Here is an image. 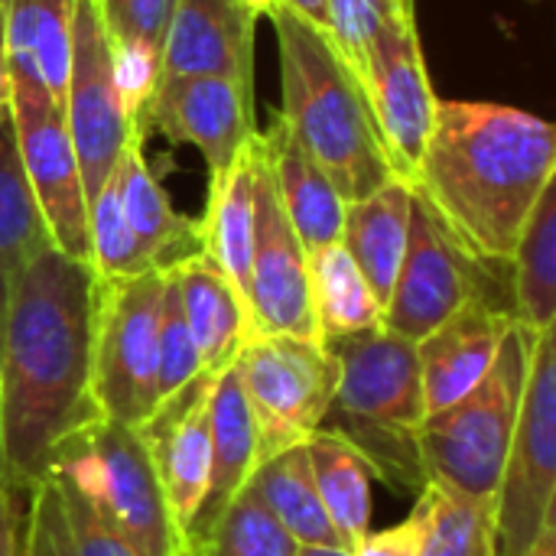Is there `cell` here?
<instances>
[{
	"label": "cell",
	"instance_id": "obj_9",
	"mask_svg": "<svg viewBox=\"0 0 556 556\" xmlns=\"http://www.w3.org/2000/svg\"><path fill=\"white\" fill-rule=\"evenodd\" d=\"M235 371L257 430V463L306 443L339 388V362L326 342L293 336H248Z\"/></svg>",
	"mask_w": 556,
	"mask_h": 556
},
{
	"label": "cell",
	"instance_id": "obj_15",
	"mask_svg": "<svg viewBox=\"0 0 556 556\" xmlns=\"http://www.w3.org/2000/svg\"><path fill=\"white\" fill-rule=\"evenodd\" d=\"M137 130L143 137L156 130L169 143L195 147L208 176H215L235 163L257 130L254 91L225 75H160Z\"/></svg>",
	"mask_w": 556,
	"mask_h": 556
},
{
	"label": "cell",
	"instance_id": "obj_7",
	"mask_svg": "<svg viewBox=\"0 0 556 556\" xmlns=\"http://www.w3.org/2000/svg\"><path fill=\"white\" fill-rule=\"evenodd\" d=\"M556 332H538L508 459L492 498L495 556H528L556 521Z\"/></svg>",
	"mask_w": 556,
	"mask_h": 556
},
{
	"label": "cell",
	"instance_id": "obj_42",
	"mask_svg": "<svg viewBox=\"0 0 556 556\" xmlns=\"http://www.w3.org/2000/svg\"><path fill=\"white\" fill-rule=\"evenodd\" d=\"M528 556H556V521H551V525L544 528V534L538 538V544L531 547V554Z\"/></svg>",
	"mask_w": 556,
	"mask_h": 556
},
{
	"label": "cell",
	"instance_id": "obj_11",
	"mask_svg": "<svg viewBox=\"0 0 556 556\" xmlns=\"http://www.w3.org/2000/svg\"><path fill=\"white\" fill-rule=\"evenodd\" d=\"M7 78V111L13 121L20 163L46 222L49 241L62 254L88 264V195L65 114L42 85L10 72Z\"/></svg>",
	"mask_w": 556,
	"mask_h": 556
},
{
	"label": "cell",
	"instance_id": "obj_16",
	"mask_svg": "<svg viewBox=\"0 0 556 556\" xmlns=\"http://www.w3.org/2000/svg\"><path fill=\"white\" fill-rule=\"evenodd\" d=\"M218 375H195L176 394L156 404V410L137 427L150 459L156 466L160 485L166 492L169 515L189 551V525L205 492L208 476V394ZM192 556V554H189Z\"/></svg>",
	"mask_w": 556,
	"mask_h": 556
},
{
	"label": "cell",
	"instance_id": "obj_13",
	"mask_svg": "<svg viewBox=\"0 0 556 556\" xmlns=\"http://www.w3.org/2000/svg\"><path fill=\"white\" fill-rule=\"evenodd\" d=\"M254 156V251L248 283V326L251 336H293L316 339L319 326L313 316L309 293V254L300 244L267 163L261 134L251 137Z\"/></svg>",
	"mask_w": 556,
	"mask_h": 556
},
{
	"label": "cell",
	"instance_id": "obj_38",
	"mask_svg": "<svg viewBox=\"0 0 556 556\" xmlns=\"http://www.w3.org/2000/svg\"><path fill=\"white\" fill-rule=\"evenodd\" d=\"M420 541H424V508L410 511L407 521L388 528V531H368L358 544L355 556H420Z\"/></svg>",
	"mask_w": 556,
	"mask_h": 556
},
{
	"label": "cell",
	"instance_id": "obj_12",
	"mask_svg": "<svg viewBox=\"0 0 556 556\" xmlns=\"http://www.w3.org/2000/svg\"><path fill=\"white\" fill-rule=\"evenodd\" d=\"M505 267L508 264H485L472 257L469 251H463L450 238V231L433 218V212L414 195L407 251H404L397 280L391 287L381 326L410 342H420L472 296L498 300L495 270H505Z\"/></svg>",
	"mask_w": 556,
	"mask_h": 556
},
{
	"label": "cell",
	"instance_id": "obj_22",
	"mask_svg": "<svg viewBox=\"0 0 556 556\" xmlns=\"http://www.w3.org/2000/svg\"><path fill=\"white\" fill-rule=\"evenodd\" d=\"M173 280L179 290L186 326L199 349L202 371L222 375L235 365L244 339L251 336L241 293L205 254H192L189 261L173 267Z\"/></svg>",
	"mask_w": 556,
	"mask_h": 556
},
{
	"label": "cell",
	"instance_id": "obj_46",
	"mask_svg": "<svg viewBox=\"0 0 556 556\" xmlns=\"http://www.w3.org/2000/svg\"><path fill=\"white\" fill-rule=\"evenodd\" d=\"M531 3H541V0H531Z\"/></svg>",
	"mask_w": 556,
	"mask_h": 556
},
{
	"label": "cell",
	"instance_id": "obj_23",
	"mask_svg": "<svg viewBox=\"0 0 556 556\" xmlns=\"http://www.w3.org/2000/svg\"><path fill=\"white\" fill-rule=\"evenodd\" d=\"M410 208H414V189L404 179H394L358 202H345L339 241L345 244L362 277L368 280L381 306V316L407 251Z\"/></svg>",
	"mask_w": 556,
	"mask_h": 556
},
{
	"label": "cell",
	"instance_id": "obj_2",
	"mask_svg": "<svg viewBox=\"0 0 556 556\" xmlns=\"http://www.w3.org/2000/svg\"><path fill=\"white\" fill-rule=\"evenodd\" d=\"M551 179V121L511 104L440 98L410 189L463 251L508 264Z\"/></svg>",
	"mask_w": 556,
	"mask_h": 556
},
{
	"label": "cell",
	"instance_id": "obj_36",
	"mask_svg": "<svg viewBox=\"0 0 556 556\" xmlns=\"http://www.w3.org/2000/svg\"><path fill=\"white\" fill-rule=\"evenodd\" d=\"M176 0H98L104 29L114 42L160 55Z\"/></svg>",
	"mask_w": 556,
	"mask_h": 556
},
{
	"label": "cell",
	"instance_id": "obj_27",
	"mask_svg": "<svg viewBox=\"0 0 556 556\" xmlns=\"http://www.w3.org/2000/svg\"><path fill=\"white\" fill-rule=\"evenodd\" d=\"M511 313L521 326L547 332L556 326V179L541 192L508 261Z\"/></svg>",
	"mask_w": 556,
	"mask_h": 556
},
{
	"label": "cell",
	"instance_id": "obj_41",
	"mask_svg": "<svg viewBox=\"0 0 556 556\" xmlns=\"http://www.w3.org/2000/svg\"><path fill=\"white\" fill-rule=\"evenodd\" d=\"M7 88H10V78H7V42H3V3H0V114L7 111Z\"/></svg>",
	"mask_w": 556,
	"mask_h": 556
},
{
	"label": "cell",
	"instance_id": "obj_5",
	"mask_svg": "<svg viewBox=\"0 0 556 556\" xmlns=\"http://www.w3.org/2000/svg\"><path fill=\"white\" fill-rule=\"evenodd\" d=\"M534 339L538 332L515 319L489 375L456 404L427 414L420 459L430 482L492 505L515 437Z\"/></svg>",
	"mask_w": 556,
	"mask_h": 556
},
{
	"label": "cell",
	"instance_id": "obj_18",
	"mask_svg": "<svg viewBox=\"0 0 556 556\" xmlns=\"http://www.w3.org/2000/svg\"><path fill=\"white\" fill-rule=\"evenodd\" d=\"M238 0H176L160 75H225L254 91V23Z\"/></svg>",
	"mask_w": 556,
	"mask_h": 556
},
{
	"label": "cell",
	"instance_id": "obj_6",
	"mask_svg": "<svg viewBox=\"0 0 556 556\" xmlns=\"http://www.w3.org/2000/svg\"><path fill=\"white\" fill-rule=\"evenodd\" d=\"M49 472L68 476L134 556H189L137 427L98 414L55 450Z\"/></svg>",
	"mask_w": 556,
	"mask_h": 556
},
{
	"label": "cell",
	"instance_id": "obj_10",
	"mask_svg": "<svg viewBox=\"0 0 556 556\" xmlns=\"http://www.w3.org/2000/svg\"><path fill=\"white\" fill-rule=\"evenodd\" d=\"M378 3H381V16L368 49L365 101L371 108L378 137L384 143V153L397 179L410 186L440 98L427 72L414 0H397V3L378 0Z\"/></svg>",
	"mask_w": 556,
	"mask_h": 556
},
{
	"label": "cell",
	"instance_id": "obj_43",
	"mask_svg": "<svg viewBox=\"0 0 556 556\" xmlns=\"http://www.w3.org/2000/svg\"><path fill=\"white\" fill-rule=\"evenodd\" d=\"M293 556H355L349 547H319V544H300Z\"/></svg>",
	"mask_w": 556,
	"mask_h": 556
},
{
	"label": "cell",
	"instance_id": "obj_17",
	"mask_svg": "<svg viewBox=\"0 0 556 556\" xmlns=\"http://www.w3.org/2000/svg\"><path fill=\"white\" fill-rule=\"evenodd\" d=\"M511 323L508 303L472 296L417 342L427 414L456 404L489 375Z\"/></svg>",
	"mask_w": 556,
	"mask_h": 556
},
{
	"label": "cell",
	"instance_id": "obj_31",
	"mask_svg": "<svg viewBox=\"0 0 556 556\" xmlns=\"http://www.w3.org/2000/svg\"><path fill=\"white\" fill-rule=\"evenodd\" d=\"M417 502L424 508L420 556H495L492 505L437 482H427Z\"/></svg>",
	"mask_w": 556,
	"mask_h": 556
},
{
	"label": "cell",
	"instance_id": "obj_1",
	"mask_svg": "<svg viewBox=\"0 0 556 556\" xmlns=\"http://www.w3.org/2000/svg\"><path fill=\"white\" fill-rule=\"evenodd\" d=\"M98 274L91 264L39 251L10 283L0 323V485L29 492L55 450L98 417L91 342Z\"/></svg>",
	"mask_w": 556,
	"mask_h": 556
},
{
	"label": "cell",
	"instance_id": "obj_32",
	"mask_svg": "<svg viewBox=\"0 0 556 556\" xmlns=\"http://www.w3.org/2000/svg\"><path fill=\"white\" fill-rule=\"evenodd\" d=\"M296 541L244 485L192 556H293Z\"/></svg>",
	"mask_w": 556,
	"mask_h": 556
},
{
	"label": "cell",
	"instance_id": "obj_19",
	"mask_svg": "<svg viewBox=\"0 0 556 556\" xmlns=\"http://www.w3.org/2000/svg\"><path fill=\"white\" fill-rule=\"evenodd\" d=\"M257 469V430L251 420V407L241 388V378L225 368L208 394V476L205 492L189 525V554L212 534L215 521L238 498V492L251 482Z\"/></svg>",
	"mask_w": 556,
	"mask_h": 556
},
{
	"label": "cell",
	"instance_id": "obj_34",
	"mask_svg": "<svg viewBox=\"0 0 556 556\" xmlns=\"http://www.w3.org/2000/svg\"><path fill=\"white\" fill-rule=\"evenodd\" d=\"M195 375H202L199 349L186 326L173 270H166V283L160 296V319H156V397L166 401Z\"/></svg>",
	"mask_w": 556,
	"mask_h": 556
},
{
	"label": "cell",
	"instance_id": "obj_33",
	"mask_svg": "<svg viewBox=\"0 0 556 556\" xmlns=\"http://www.w3.org/2000/svg\"><path fill=\"white\" fill-rule=\"evenodd\" d=\"M88 244H91L88 264L98 274V280L137 277V274L156 270L124 218V208H121L111 176L88 202Z\"/></svg>",
	"mask_w": 556,
	"mask_h": 556
},
{
	"label": "cell",
	"instance_id": "obj_39",
	"mask_svg": "<svg viewBox=\"0 0 556 556\" xmlns=\"http://www.w3.org/2000/svg\"><path fill=\"white\" fill-rule=\"evenodd\" d=\"M23 525L26 515L13 492L0 485V556H23Z\"/></svg>",
	"mask_w": 556,
	"mask_h": 556
},
{
	"label": "cell",
	"instance_id": "obj_25",
	"mask_svg": "<svg viewBox=\"0 0 556 556\" xmlns=\"http://www.w3.org/2000/svg\"><path fill=\"white\" fill-rule=\"evenodd\" d=\"M7 72L46 88L62 108L72 59L75 0H0Z\"/></svg>",
	"mask_w": 556,
	"mask_h": 556
},
{
	"label": "cell",
	"instance_id": "obj_40",
	"mask_svg": "<svg viewBox=\"0 0 556 556\" xmlns=\"http://www.w3.org/2000/svg\"><path fill=\"white\" fill-rule=\"evenodd\" d=\"M293 13H300L309 26H316L323 36H329V0H280ZM332 42V39H329Z\"/></svg>",
	"mask_w": 556,
	"mask_h": 556
},
{
	"label": "cell",
	"instance_id": "obj_24",
	"mask_svg": "<svg viewBox=\"0 0 556 556\" xmlns=\"http://www.w3.org/2000/svg\"><path fill=\"white\" fill-rule=\"evenodd\" d=\"M254 137V134H251ZM199 222L202 254L235 283L248 306L251 283V251H254V156L251 140L235 156V163L208 176L205 212Z\"/></svg>",
	"mask_w": 556,
	"mask_h": 556
},
{
	"label": "cell",
	"instance_id": "obj_14",
	"mask_svg": "<svg viewBox=\"0 0 556 556\" xmlns=\"http://www.w3.org/2000/svg\"><path fill=\"white\" fill-rule=\"evenodd\" d=\"M62 114L68 124V137L81 166V182L88 202L104 186L111 169L121 160L124 143L130 140L134 127L127 121L111 39L98 10V0H75L72 13V59H68V85Z\"/></svg>",
	"mask_w": 556,
	"mask_h": 556
},
{
	"label": "cell",
	"instance_id": "obj_45",
	"mask_svg": "<svg viewBox=\"0 0 556 556\" xmlns=\"http://www.w3.org/2000/svg\"><path fill=\"white\" fill-rule=\"evenodd\" d=\"M384 3H397V0H384Z\"/></svg>",
	"mask_w": 556,
	"mask_h": 556
},
{
	"label": "cell",
	"instance_id": "obj_20",
	"mask_svg": "<svg viewBox=\"0 0 556 556\" xmlns=\"http://www.w3.org/2000/svg\"><path fill=\"white\" fill-rule=\"evenodd\" d=\"M111 179H114L124 218L156 270H173L192 254H202L199 222L173 208L169 195L163 192L160 179L143 160V137L137 130L124 143L121 160L111 169Z\"/></svg>",
	"mask_w": 556,
	"mask_h": 556
},
{
	"label": "cell",
	"instance_id": "obj_29",
	"mask_svg": "<svg viewBox=\"0 0 556 556\" xmlns=\"http://www.w3.org/2000/svg\"><path fill=\"white\" fill-rule=\"evenodd\" d=\"M52 248L33 189L26 182L10 111L0 114V323L13 277L39 251Z\"/></svg>",
	"mask_w": 556,
	"mask_h": 556
},
{
	"label": "cell",
	"instance_id": "obj_37",
	"mask_svg": "<svg viewBox=\"0 0 556 556\" xmlns=\"http://www.w3.org/2000/svg\"><path fill=\"white\" fill-rule=\"evenodd\" d=\"M23 556H68V534L52 479L29 489V511L23 525Z\"/></svg>",
	"mask_w": 556,
	"mask_h": 556
},
{
	"label": "cell",
	"instance_id": "obj_44",
	"mask_svg": "<svg viewBox=\"0 0 556 556\" xmlns=\"http://www.w3.org/2000/svg\"><path fill=\"white\" fill-rule=\"evenodd\" d=\"M238 3H241V7H248V10H251V13H257V16H267L280 0H238Z\"/></svg>",
	"mask_w": 556,
	"mask_h": 556
},
{
	"label": "cell",
	"instance_id": "obj_4",
	"mask_svg": "<svg viewBox=\"0 0 556 556\" xmlns=\"http://www.w3.org/2000/svg\"><path fill=\"white\" fill-rule=\"evenodd\" d=\"M326 345L339 362V388L319 430L342 437L394 492L420 495L430 479L420 459L427 404L417 342L375 326Z\"/></svg>",
	"mask_w": 556,
	"mask_h": 556
},
{
	"label": "cell",
	"instance_id": "obj_8",
	"mask_svg": "<svg viewBox=\"0 0 556 556\" xmlns=\"http://www.w3.org/2000/svg\"><path fill=\"white\" fill-rule=\"evenodd\" d=\"M166 270L98 280L91 397L101 417L140 427L156 397V319Z\"/></svg>",
	"mask_w": 556,
	"mask_h": 556
},
{
	"label": "cell",
	"instance_id": "obj_28",
	"mask_svg": "<svg viewBox=\"0 0 556 556\" xmlns=\"http://www.w3.org/2000/svg\"><path fill=\"white\" fill-rule=\"evenodd\" d=\"M306 453L323 508L342 547L355 551V544L371 531V469L342 437L329 430H316L306 440Z\"/></svg>",
	"mask_w": 556,
	"mask_h": 556
},
{
	"label": "cell",
	"instance_id": "obj_26",
	"mask_svg": "<svg viewBox=\"0 0 556 556\" xmlns=\"http://www.w3.org/2000/svg\"><path fill=\"white\" fill-rule=\"evenodd\" d=\"M248 489L283 525V531L296 544L342 547V541L323 508V498L316 492L306 443H296L290 450H280V453L261 459Z\"/></svg>",
	"mask_w": 556,
	"mask_h": 556
},
{
	"label": "cell",
	"instance_id": "obj_21",
	"mask_svg": "<svg viewBox=\"0 0 556 556\" xmlns=\"http://www.w3.org/2000/svg\"><path fill=\"white\" fill-rule=\"evenodd\" d=\"M261 143L267 150V163L274 173V186L280 195V205L306 248V254L336 244L342 238V215L345 199L332 186V179L306 156V150L293 140L280 114L270 121L267 130H257Z\"/></svg>",
	"mask_w": 556,
	"mask_h": 556
},
{
	"label": "cell",
	"instance_id": "obj_3",
	"mask_svg": "<svg viewBox=\"0 0 556 556\" xmlns=\"http://www.w3.org/2000/svg\"><path fill=\"white\" fill-rule=\"evenodd\" d=\"M280 49V121L345 202H358L397 173L378 137L371 108L329 36L277 3L270 13Z\"/></svg>",
	"mask_w": 556,
	"mask_h": 556
},
{
	"label": "cell",
	"instance_id": "obj_35",
	"mask_svg": "<svg viewBox=\"0 0 556 556\" xmlns=\"http://www.w3.org/2000/svg\"><path fill=\"white\" fill-rule=\"evenodd\" d=\"M68 534V556H134V551L104 525L91 498L62 472H49Z\"/></svg>",
	"mask_w": 556,
	"mask_h": 556
},
{
	"label": "cell",
	"instance_id": "obj_30",
	"mask_svg": "<svg viewBox=\"0 0 556 556\" xmlns=\"http://www.w3.org/2000/svg\"><path fill=\"white\" fill-rule=\"evenodd\" d=\"M309 293L323 342L381 326V306L342 241L309 254Z\"/></svg>",
	"mask_w": 556,
	"mask_h": 556
}]
</instances>
